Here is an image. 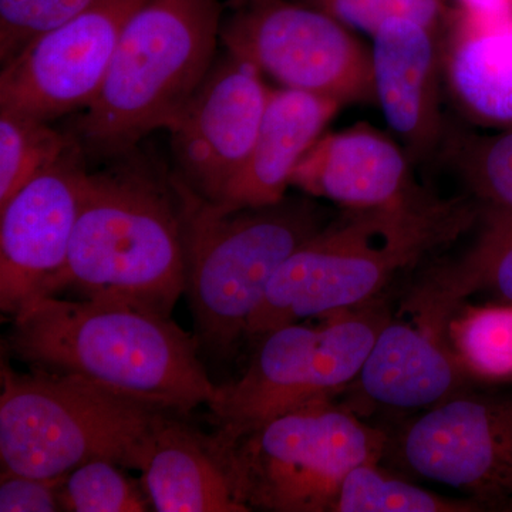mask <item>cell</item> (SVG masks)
<instances>
[{"label": "cell", "instance_id": "obj_21", "mask_svg": "<svg viewBox=\"0 0 512 512\" xmlns=\"http://www.w3.org/2000/svg\"><path fill=\"white\" fill-rule=\"evenodd\" d=\"M80 147L46 120L0 107V207L47 168Z\"/></svg>", "mask_w": 512, "mask_h": 512}, {"label": "cell", "instance_id": "obj_9", "mask_svg": "<svg viewBox=\"0 0 512 512\" xmlns=\"http://www.w3.org/2000/svg\"><path fill=\"white\" fill-rule=\"evenodd\" d=\"M251 362L235 382L218 386L210 407L218 440H235L308 404L330 402L356 380L369 345L346 323L322 328L293 325L259 339Z\"/></svg>", "mask_w": 512, "mask_h": 512}, {"label": "cell", "instance_id": "obj_27", "mask_svg": "<svg viewBox=\"0 0 512 512\" xmlns=\"http://www.w3.org/2000/svg\"><path fill=\"white\" fill-rule=\"evenodd\" d=\"M96 0H0V62L9 63L30 42L79 15Z\"/></svg>", "mask_w": 512, "mask_h": 512}, {"label": "cell", "instance_id": "obj_25", "mask_svg": "<svg viewBox=\"0 0 512 512\" xmlns=\"http://www.w3.org/2000/svg\"><path fill=\"white\" fill-rule=\"evenodd\" d=\"M62 503L64 511L76 512H146L151 507L143 485L110 460L89 461L67 474Z\"/></svg>", "mask_w": 512, "mask_h": 512}, {"label": "cell", "instance_id": "obj_14", "mask_svg": "<svg viewBox=\"0 0 512 512\" xmlns=\"http://www.w3.org/2000/svg\"><path fill=\"white\" fill-rule=\"evenodd\" d=\"M376 106L413 165L440 163L451 121L443 113V30L389 18L372 35Z\"/></svg>", "mask_w": 512, "mask_h": 512}, {"label": "cell", "instance_id": "obj_23", "mask_svg": "<svg viewBox=\"0 0 512 512\" xmlns=\"http://www.w3.org/2000/svg\"><path fill=\"white\" fill-rule=\"evenodd\" d=\"M333 512H473L477 501L448 500L417 485L390 477L377 463L362 464L345 477Z\"/></svg>", "mask_w": 512, "mask_h": 512}, {"label": "cell", "instance_id": "obj_6", "mask_svg": "<svg viewBox=\"0 0 512 512\" xmlns=\"http://www.w3.org/2000/svg\"><path fill=\"white\" fill-rule=\"evenodd\" d=\"M173 413L76 375L2 363V473L60 478L93 460L140 470L151 434Z\"/></svg>", "mask_w": 512, "mask_h": 512}, {"label": "cell", "instance_id": "obj_8", "mask_svg": "<svg viewBox=\"0 0 512 512\" xmlns=\"http://www.w3.org/2000/svg\"><path fill=\"white\" fill-rule=\"evenodd\" d=\"M228 53L255 64L286 89L342 106H376L372 50L338 19L306 3L254 0L222 22Z\"/></svg>", "mask_w": 512, "mask_h": 512}, {"label": "cell", "instance_id": "obj_12", "mask_svg": "<svg viewBox=\"0 0 512 512\" xmlns=\"http://www.w3.org/2000/svg\"><path fill=\"white\" fill-rule=\"evenodd\" d=\"M271 89L248 60L228 53L168 127L181 177L220 202L251 156Z\"/></svg>", "mask_w": 512, "mask_h": 512}, {"label": "cell", "instance_id": "obj_28", "mask_svg": "<svg viewBox=\"0 0 512 512\" xmlns=\"http://www.w3.org/2000/svg\"><path fill=\"white\" fill-rule=\"evenodd\" d=\"M64 477L37 478L22 474L2 473L0 511L55 512L62 511Z\"/></svg>", "mask_w": 512, "mask_h": 512}, {"label": "cell", "instance_id": "obj_11", "mask_svg": "<svg viewBox=\"0 0 512 512\" xmlns=\"http://www.w3.org/2000/svg\"><path fill=\"white\" fill-rule=\"evenodd\" d=\"M147 0H96L3 64L0 107L49 121L99 93L128 20Z\"/></svg>", "mask_w": 512, "mask_h": 512}, {"label": "cell", "instance_id": "obj_26", "mask_svg": "<svg viewBox=\"0 0 512 512\" xmlns=\"http://www.w3.org/2000/svg\"><path fill=\"white\" fill-rule=\"evenodd\" d=\"M322 10L352 30L372 36L384 20L406 18L444 30L454 0H301Z\"/></svg>", "mask_w": 512, "mask_h": 512}, {"label": "cell", "instance_id": "obj_18", "mask_svg": "<svg viewBox=\"0 0 512 512\" xmlns=\"http://www.w3.org/2000/svg\"><path fill=\"white\" fill-rule=\"evenodd\" d=\"M441 49L454 109L476 126L512 128V19L474 18L454 6Z\"/></svg>", "mask_w": 512, "mask_h": 512}, {"label": "cell", "instance_id": "obj_2", "mask_svg": "<svg viewBox=\"0 0 512 512\" xmlns=\"http://www.w3.org/2000/svg\"><path fill=\"white\" fill-rule=\"evenodd\" d=\"M9 346L37 369L80 376L168 412L208 406L217 394L197 336L170 315L127 302L40 296L15 316Z\"/></svg>", "mask_w": 512, "mask_h": 512}, {"label": "cell", "instance_id": "obj_22", "mask_svg": "<svg viewBox=\"0 0 512 512\" xmlns=\"http://www.w3.org/2000/svg\"><path fill=\"white\" fill-rule=\"evenodd\" d=\"M440 163L460 174L480 204L512 208V128L478 134L450 123Z\"/></svg>", "mask_w": 512, "mask_h": 512}, {"label": "cell", "instance_id": "obj_1", "mask_svg": "<svg viewBox=\"0 0 512 512\" xmlns=\"http://www.w3.org/2000/svg\"><path fill=\"white\" fill-rule=\"evenodd\" d=\"M478 217L476 198H441L423 187L392 204L346 208L286 259L245 338L373 301L397 275L473 229Z\"/></svg>", "mask_w": 512, "mask_h": 512}, {"label": "cell", "instance_id": "obj_24", "mask_svg": "<svg viewBox=\"0 0 512 512\" xmlns=\"http://www.w3.org/2000/svg\"><path fill=\"white\" fill-rule=\"evenodd\" d=\"M450 325L467 370L484 379H512V305L468 308Z\"/></svg>", "mask_w": 512, "mask_h": 512}, {"label": "cell", "instance_id": "obj_4", "mask_svg": "<svg viewBox=\"0 0 512 512\" xmlns=\"http://www.w3.org/2000/svg\"><path fill=\"white\" fill-rule=\"evenodd\" d=\"M221 26L220 0H147L76 121L82 151L123 156L151 131L168 130L210 74Z\"/></svg>", "mask_w": 512, "mask_h": 512}, {"label": "cell", "instance_id": "obj_17", "mask_svg": "<svg viewBox=\"0 0 512 512\" xmlns=\"http://www.w3.org/2000/svg\"><path fill=\"white\" fill-rule=\"evenodd\" d=\"M478 224L464 255L431 265L404 299V311L440 335L474 296L512 305V208L480 204Z\"/></svg>", "mask_w": 512, "mask_h": 512}, {"label": "cell", "instance_id": "obj_7", "mask_svg": "<svg viewBox=\"0 0 512 512\" xmlns=\"http://www.w3.org/2000/svg\"><path fill=\"white\" fill-rule=\"evenodd\" d=\"M238 501L249 511H332L345 477L377 463L383 431L320 402L299 407L235 440L211 437Z\"/></svg>", "mask_w": 512, "mask_h": 512}, {"label": "cell", "instance_id": "obj_3", "mask_svg": "<svg viewBox=\"0 0 512 512\" xmlns=\"http://www.w3.org/2000/svg\"><path fill=\"white\" fill-rule=\"evenodd\" d=\"M66 288L170 315L185 293L183 214L170 177L131 167L84 175L69 258L49 295Z\"/></svg>", "mask_w": 512, "mask_h": 512}, {"label": "cell", "instance_id": "obj_29", "mask_svg": "<svg viewBox=\"0 0 512 512\" xmlns=\"http://www.w3.org/2000/svg\"><path fill=\"white\" fill-rule=\"evenodd\" d=\"M454 6L474 18L512 19V0H454Z\"/></svg>", "mask_w": 512, "mask_h": 512}, {"label": "cell", "instance_id": "obj_19", "mask_svg": "<svg viewBox=\"0 0 512 512\" xmlns=\"http://www.w3.org/2000/svg\"><path fill=\"white\" fill-rule=\"evenodd\" d=\"M463 362L443 345V335L389 319L356 377L366 399L393 409H424L457 396Z\"/></svg>", "mask_w": 512, "mask_h": 512}, {"label": "cell", "instance_id": "obj_20", "mask_svg": "<svg viewBox=\"0 0 512 512\" xmlns=\"http://www.w3.org/2000/svg\"><path fill=\"white\" fill-rule=\"evenodd\" d=\"M158 512H248L239 503L211 437L175 420L158 421L140 468Z\"/></svg>", "mask_w": 512, "mask_h": 512}, {"label": "cell", "instance_id": "obj_13", "mask_svg": "<svg viewBox=\"0 0 512 512\" xmlns=\"http://www.w3.org/2000/svg\"><path fill=\"white\" fill-rule=\"evenodd\" d=\"M76 147L0 207V308L47 296L69 258L86 171Z\"/></svg>", "mask_w": 512, "mask_h": 512}, {"label": "cell", "instance_id": "obj_30", "mask_svg": "<svg viewBox=\"0 0 512 512\" xmlns=\"http://www.w3.org/2000/svg\"><path fill=\"white\" fill-rule=\"evenodd\" d=\"M254 2V0H228L227 8L231 10L242 8V6L248 5V3Z\"/></svg>", "mask_w": 512, "mask_h": 512}, {"label": "cell", "instance_id": "obj_5", "mask_svg": "<svg viewBox=\"0 0 512 512\" xmlns=\"http://www.w3.org/2000/svg\"><path fill=\"white\" fill-rule=\"evenodd\" d=\"M170 180L181 202L185 293L197 339L214 355H231L276 272L325 227V214L305 198L228 211L180 174Z\"/></svg>", "mask_w": 512, "mask_h": 512}, {"label": "cell", "instance_id": "obj_15", "mask_svg": "<svg viewBox=\"0 0 512 512\" xmlns=\"http://www.w3.org/2000/svg\"><path fill=\"white\" fill-rule=\"evenodd\" d=\"M402 144L359 123L322 134L296 165L291 185L349 210L380 207L420 190Z\"/></svg>", "mask_w": 512, "mask_h": 512}, {"label": "cell", "instance_id": "obj_10", "mask_svg": "<svg viewBox=\"0 0 512 512\" xmlns=\"http://www.w3.org/2000/svg\"><path fill=\"white\" fill-rule=\"evenodd\" d=\"M417 476L471 495L481 507L512 500V392L457 394L431 407L400 437Z\"/></svg>", "mask_w": 512, "mask_h": 512}, {"label": "cell", "instance_id": "obj_16", "mask_svg": "<svg viewBox=\"0 0 512 512\" xmlns=\"http://www.w3.org/2000/svg\"><path fill=\"white\" fill-rule=\"evenodd\" d=\"M342 107L301 90L271 89L251 156L217 204L231 211L284 200L296 165Z\"/></svg>", "mask_w": 512, "mask_h": 512}]
</instances>
